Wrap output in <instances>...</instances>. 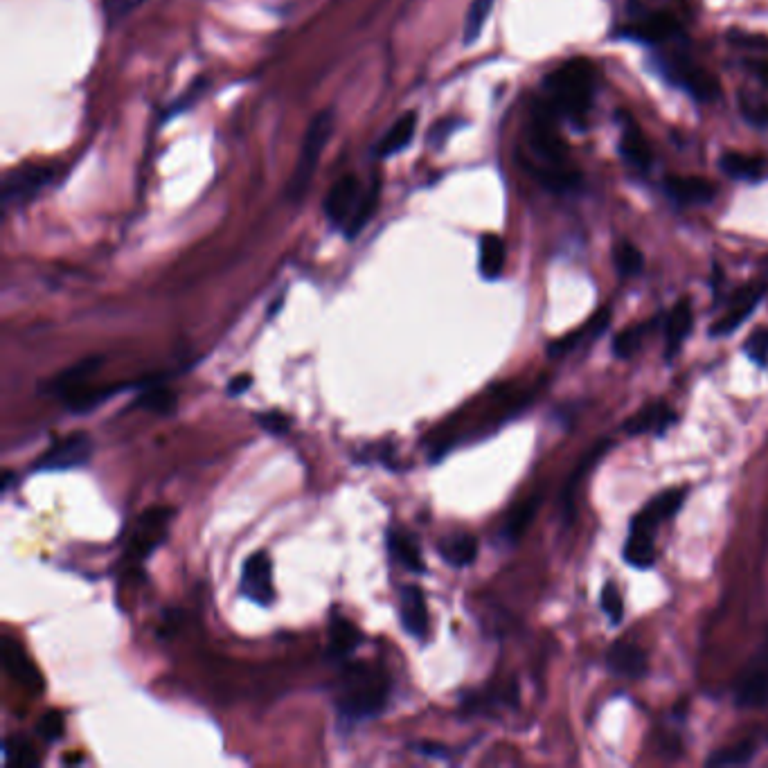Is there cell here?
<instances>
[{
    "label": "cell",
    "instance_id": "ab89813d",
    "mask_svg": "<svg viewBox=\"0 0 768 768\" xmlns=\"http://www.w3.org/2000/svg\"><path fill=\"white\" fill-rule=\"evenodd\" d=\"M744 352L753 363L766 365L768 363V329H759V332L750 336L744 345Z\"/></svg>",
    "mask_w": 768,
    "mask_h": 768
},
{
    "label": "cell",
    "instance_id": "d6a6232c",
    "mask_svg": "<svg viewBox=\"0 0 768 768\" xmlns=\"http://www.w3.org/2000/svg\"><path fill=\"white\" fill-rule=\"evenodd\" d=\"M539 509V496H532L530 500H525L519 507L509 514V519L503 528V537L509 541H516L521 534L528 530V525L534 521V514Z\"/></svg>",
    "mask_w": 768,
    "mask_h": 768
},
{
    "label": "cell",
    "instance_id": "5b68a950",
    "mask_svg": "<svg viewBox=\"0 0 768 768\" xmlns=\"http://www.w3.org/2000/svg\"><path fill=\"white\" fill-rule=\"evenodd\" d=\"M528 142L532 154L541 160V165H566L568 145L557 127V111L552 109L548 100H537L532 106Z\"/></svg>",
    "mask_w": 768,
    "mask_h": 768
},
{
    "label": "cell",
    "instance_id": "f35d334b",
    "mask_svg": "<svg viewBox=\"0 0 768 768\" xmlns=\"http://www.w3.org/2000/svg\"><path fill=\"white\" fill-rule=\"evenodd\" d=\"M140 404L147 410H154V413H172L176 406V397L165 388H151L147 390V395L142 397Z\"/></svg>",
    "mask_w": 768,
    "mask_h": 768
},
{
    "label": "cell",
    "instance_id": "1f68e13d",
    "mask_svg": "<svg viewBox=\"0 0 768 768\" xmlns=\"http://www.w3.org/2000/svg\"><path fill=\"white\" fill-rule=\"evenodd\" d=\"M613 264L620 278H636L645 269V257L631 241H620L613 248Z\"/></svg>",
    "mask_w": 768,
    "mask_h": 768
},
{
    "label": "cell",
    "instance_id": "30bf717a",
    "mask_svg": "<svg viewBox=\"0 0 768 768\" xmlns=\"http://www.w3.org/2000/svg\"><path fill=\"white\" fill-rule=\"evenodd\" d=\"M766 296V284L762 282H753L741 287L735 296L730 298L728 311L723 314L717 323L710 327V336L721 338V336H730L732 332L746 323V320L753 316V311L759 307V302Z\"/></svg>",
    "mask_w": 768,
    "mask_h": 768
},
{
    "label": "cell",
    "instance_id": "ac0fdd59",
    "mask_svg": "<svg viewBox=\"0 0 768 768\" xmlns=\"http://www.w3.org/2000/svg\"><path fill=\"white\" fill-rule=\"evenodd\" d=\"M3 663H5V669L10 672V676L14 678L16 683H21L23 687H28V690H41L43 687V681H41V674L37 665L32 663L30 656L25 654V649L19 645L16 640H10L5 638L3 642Z\"/></svg>",
    "mask_w": 768,
    "mask_h": 768
},
{
    "label": "cell",
    "instance_id": "ba28073f",
    "mask_svg": "<svg viewBox=\"0 0 768 768\" xmlns=\"http://www.w3.org/2000/svg\"><path fill=\"white\" fill-rule=\"evenodd\" d=\"M732 694L739 708L757 710L768 705V633L764 645L739 672Z\"/></svg>",
    "mask_w": 768,
    "mask_h": 768
},
{
    "label": "cell",
    "instance_id": "bcb514c9",
    "mask_svg": "<svg viewBox=\"0 0 768 768\" xmlns=\"http://www.w3.org/2000/svg\"><path fill=\"white\" fill-rule=\"evenodd\" d=\"M415 753H422L428 757H446V748L442 746H433V744H417Z\"/></svg>",
    "mask_w": 768,
    "mask_h": 768
},
{
    "label": "cell",
    "instance_id": "2e32d148",
    "mask_svg": "<svg viewBox=\"0 0 768 768\" xmlns=\"http://www.w3.org/2000/svg\"><path fill=\"white\" fill-rule=\"evenodd\" d=\"M606 665H609L615 676L629 678V681H640V678L647 676L649 660L640 647L629 645V642H615L609 649V654H606Z\"/></svg>",
    "mask_w": 768,
    "mask_h": 768
},
{
    "label": "cell",
    "instance_id": "d6986e66",
    "mask_svg": "<svg viewBox=\"0 0 768 768\" xmlns=\"http://www.w3.org/2000/svg\"><path fill=\"white\" fill-rule=\"evenodd\" d=\"M676 422L674 410L665 401H654V404L638 410L636 415L624 422V431L629 435H647V433H665L669 426Z\"/></svg>",
    "mask_w": 768,
    "mask_h": 768
},
{
    "label": "cell",
    "instance_id": "4316f807",
    "mask_svg": "<svg viewBox=\"0 0 768 768\" xmlns=\"http://www.w3.org/2000/svg\"><path fill=\"white\" fill-rule=\"evenodd\" d=\"M440 557L453 568H467L478 557V539L473 534H453L440 541Z\"/></svg>",
    "mask_w": 768,
    "mask_h": 768
},
{
    "label": "cell",
    "instance_id": "44dd1931",
    "mask_svg": "<svg viewBox=\"0 0 768 768\" xmlns=\"http://www.w3.org/2000/svg\"><path fill=\"white\" fill-rule=\"evenodd\" d=\"M620 156L624 158V163L633 169H640V172H647L651 167V160H654V154H651V147L645 138V133L638 127L636 122L627 120L620 138Z\"/></svg>",
    "mask_w": 768,
    "mask_h": 768
},
{
    "label": "cell",
    "instance_id": "ee69618b",
    "mask_svg": "<svg viewBox=\"0 0 768 768\" xmlns=\"http://www.w3.org/2000/svg\"><path fill=\"white\" fill-rule=\"evenodd\" d=\"M250 386H253V377H250V374H239V377H235V379H232V381L228 383V395H230V397L244 395V392H246Z\"/></svg>",
    "mask_w": 768,
    "mask_h": 768
},
{
    "label": "cell",
    "instance_id": "277c9868",
    "mask_svg": "<svg viewBox=\"0 0 768 768\" xmlns=\"http://www.w3.org/2000/svg\"><path fill=\"white\" fill-rule=\"evenodd\" d=\"M334 133V113L332 109L318 111L311 122L307 124L305 138H302V147L293 167V174L287 185V199L291 203H300L309 192V185L314 181V174L320 163V156L327 147V142L332 140Z\"/></svg>",
    "mask_w": 768,
    "mask_h": 768
},
{
    "label": "cell",
    "instance_id": "8fae6325",
    "mask_svg": "<svg viewBox=\"0 0 768 768\" xmlns=\"http://www.w3.org/2000/svg\"><path fill=\"white\" fill-rule=\"evenodd\" d=\"M239 588L250 602L269 606L275 600V588H273V564L266 552H255L246 559L244 568H241Z\"/></svg>",
    "mask_w": 768,
    "mask_h": 768
},
{
    "label": "cell",
    "instance_id": "7a4b0ae2",
    "mask_svg": "<svg viewBox=\"0 0 768 768\" xmlns=\"http://www.w3.org/2000/svg\"><path fill=\"white\" fill-rule=\"evenodd\" d=\"M381 196V181L372 178L365 185L356 174H345L329 187L325 196V217L334 228H341L347 239H354L374 217Z\"/></svg>",
    "mask_w": 768,
    "mask_h": 768
},
{
    "label": "cell",
    "instance_id": "e575fe53",
    "mask_svg": "<svg viewBox=\"0 0 768 768\" xmlns=\"http://www.w3.org/2000/svg\"><path fill=\"white\" fill-rule=\"evenodd\" d=\"M491 5H494V0H473L471 10L467 14V23H464V43H467V46L478 41L482 28H485L487 16L491 12Z\"/></svg>",
    "mask_w": 768,
    "mask_h": 768
},
{
    "label": "cell",
    "instance_id": "7bdbcfd3",
    "mask_svg": "<svg viewBox=\"0 0 768 768\" xmlns=\"http://www.w3.org/2000/svg\"><path fill=\"white\" fill-rule=\"evenodd\" d=\"M257 424H260L266 433L271 435H284L289 431V419L284 417L278 410H271V413H260L255 417Z\"/></svg>",
    "mask_w": 768,
    "mask_h": 768
},
{
    "label": "cell",
    "instance_id": "9a60e30c",
    "mask_svg": "<svg viewBox=\"0 0 768 768\" xmlns=\"http://www.w3.org/2000/svg\"><path fill=\"white\" fill-rule=\"evenodd\" d=\"M169 514L172 512L156 507V509H149V512L140 516V523L136 528V534H133L131 548H129L138 559H145L149 552L154 550L160 541H163Z\"/></svg>",
    "mask_w": 768,
    "mask_h": 768
},
{
    "label": "cell",
    "instance_id": "836d02e7",
    "mask_svg": "<svg viewBox=\"0 0 768 768\" xmlns=\"http://www.w3.org/2000/svg\"><path fill=\"white\" fill-rule=\"evenodd\" d=\"M647 332H649V325H633L629 329H624V332H620L613 338V354L618 356V359H629V356H633L640 350Z\"/></svg>",
    "mask_w": 768,
    "mask_h": 768
},
{
    "label": "cell",
    "instance_id": "8d00e7d4",
    "mask_svg": "<svg viewBox=\"0 0 768 768\" xmlns=\"http://www.w3.org/2000/svg\"><path fill=\"white\" fill-rule=\"evenodd\" d=\"M739 106H741V113H744V118L748 122L759 124V127H766V124H768V104H766V100H759V97H755V95L741 93Z\"/></svg>",
    "mask_w": 768,
    "mask_h": 768
},
{
    "label": "cell",
    "instance_id": "74e56055",
    "mask_svg": "<svg viewBox=\"0 0 768 768\" xmlns=\"http://www.w3.org/2000/svg\"><path fill=\"white\" fill-rule=\"evenodd\" d=\"M600 604H602V611L609 615L611 624L618 627L624 618V602H622V595H620L618 588H615V584H609L604 588L602 597H600Z\"/></svg>",
    "mask_w": 768,
    "mask_h": 768
},
{
    "label": "cell",
    "instance_id": "f6af8a7d",
    "mask_svg": "<svg viewBox=\"0 0 768 768\" xmlns=\"http://www.w3.org/2000/svg\"><path fill=\"white\" fill-rule=\"evenodd\" d=\"M748 68L753 70V75L759 79V82L768 86V57H759L748 61Z\"/></svg>",
    "mask_w": 768,
    "mask_h": 768
},
{
    "label": "cell",
    "instance_id": "4fadbf2b",
    "mask_svg": "<svg viewBox=\"0 0 768 768\" xmlns=\"http://www.w3.org/2000/svg\"><path fill=\"white\" fill-rule=\"evenodd\" d=\"M665 194L678 205H708L717 199V185L701 176H667Z\"/></svg>",
    "mask_w": 768,
    "mask_h": 768
},
{
    "label": "cell",
    "instance_id": "e0dca14e",
    "mask_svg": "<svg viewBox=\"0 0 768 768\" xmlns=\"http://www.w3.org/2000/svg\"><path fill=\"white\" fill-rule=\"evenodd\" d=\"M678 32V21L674 14L669 12H654L645 16V19L633 23L631 28H624L620 34L627 39L640 41V43H663L672 39Z\"/></svg>",
    "mask_w": 768,
    "mask_h": 768
},
{
    "label": "cell",
    "instance_id": "52a82bcc",
    "mask_svg": "<svg viewBox=\"0 0 768 768\" xmlns=\"http://www.w3.org/2000/svg\"><path fill=\"white\" fill-rule=\"evenodd\" d=\"M658 73L660 77H665L669 84L690 93L696 102H712L719 97L717 77L708 73L705 68L692 64L690 59L674 57L658 61Z\"/></svg>",
    "mask_w": 768,
    "mask_h": 768
},
{
    "label": "cell",
    "instance_id": "9c48e42d",
    "mask_svg": "<svg viewBox=\"0 0 768 768\" xmlns=\"http://www.w3.org/2000/svg\"><path fill=\"white\" fill-rule=\"evenodd\" d=\"M93 455V442L86 433L68 435L66 440L57 442L48 453H43L34 464V469L39 471H66L77 469L91 460Z\"/></svg>",
    "mask_w": 768,
    "mask_h": 768
},
{
    "label": "cell",
    "instance_id": "484cf974",
    "mask_svg": "<svg viewBox=\"0 0 768 768\" xmlns=\"http://www.w3.org/2000/svg\"><path fill=\"white\" fill-rule=\"evenodd\" d=\"M611 323V311L609 309H602L600 314H595L591 318V323L584 325L582 329H577V332L573 334H566L557 338V341H552L548 345V356H564L568 352H573L575 347L584 341V338H597L600 336L606 327H609Z\"/></svg>",
    "mask_w": 768,
    "mask_h": 768
},
{
    "label": "cell",
    "instance_id": "5bb4252c",
    "mask_svg": "<svg viewBox=\"0 0 768 768\" xmlns=\"http://www.w3.org/2000/svg\"><path fill=\"white\" fill-rule=\"evenodd\" d=\"M687 496V489H667L663 494H658L656 498H651L649 503L640 509V512L633 516V525H640V528L647 530H656L660 523H665L667 519L676 516L678 509L683 507Z\"/></svg>",
    "mask_w": 768,
    "mask_h": 768
},
{
    "label": "cell",
    "instance_id": "cb8c5ba5",
    "mask_svg": "<svg viewBox=\"0 0 768 768\" xmlns=\"http://www.w3.org/2000/svg\"><path fill=\"white\" fill-rule=\"evenodd\" d=\"M505 260H507V250H505V241L498 235H482L480 237V248H478V269L480 275L485 280H498L503 275L505 269Z\"/></svg>",
    "mask_w": 768,
    "mask_h": 768
},
{
    "label": "cell",
    "instance_id": "7402d4cb",
    "mask_svg": "<svg viewBox=\"0 0 768 768\" xmlns=\"http://www.w3.org/2000/svg\"><path fill=\"white\" fill-rule=\"evenodd\" d=\"M624 561L638 570H647L656 564V546H654V530L640 528L631 523L627 543H624Z\"/></svg>",
    "mask_w": 768,
    "mask_h": 768
},
{
    "label": "cell",
    "instance_id": "4dcf8cb0",
    "mask_svg": "<svg viewBox=\"0 0 768 768\" xmlns=\"http://www.w3.org/2000/svg\"><path fill=\"white\" fill-rule=\"evenodd\" d=\"M757 753V744L753 739H741L737 744H732L728 748H721L708 759V766H746L748 762H753V757Z\"/></svg>",
    "mask_w": 768,
    "mask_h": 768
},
{
    "label": "cell",
    "instance_id": "ffe728a7",
    "mask_svg": "<svg viewBox=\"0 0 768 768\" xmlns=\"http://www.w3.org/2000/svg\"><path fill=\"white\" fill-rule=\"evenodd\" d=\"M417 120L419 115L415 111H406L401 118H397V122H392V127L383 133V138L377 142V147H374L377 156L390 158V156L401 154V151H404L415 138Z\"/></svg>",
    "mask_w": 768,
    "mask_h": 768
},
{
    "label": "cell",
    "instance_id": "7c38bea8",
    "mask_svg": "<svg viewBox=\"0 0 768 768\" xmlns=\"http://www.w3.org/2000/svg\"><path fill=\"white\" fill-rule=\"evenodd\" d=\"M399 620L401 627L417 640H424L428 633V606L422 588L408 584L399 591Z\"/></svg>",
    "mask_w": 768,
    "mask_h": 768
},
{
    "label": "cell",
    "instance_id": "603a6c76",
    "mask_svg": "<svg viewBox=\"0 0 768 768\" xmlns=\"http://www.w3.org/2000/svg\"><path fill=\"white\" fill-rule=\"evenodd\" d=\"M388 550L392 559L397 561L399 566H404L408 573H424V557H422V548L415 537H410V532L392 528L388 532Z\"/></svg>",
    "mask_w": 768,
    "mask_h": 768
},
{
    "label": "cell",
    "instance_id": "83f0119b",
    "mask_svg": "<svg viewBox=\"0 0 768 768\" xmlns=\"http://www.w3.org/2000/svg\"><path fill=\"white\" fill-rule=\"evenodd\" d=\"M692 325H694V314H692L690 302L687 300L678 302V305L672 309V314L667 316V323H665L667 359H672V356L678 352V347L683 345L685 338L690 336Z\"/></svg>",
    "mask_w": 768,
    "mask_h": 768
},
{
    "label": "cell",
    "instance_id": "b9f144b4",
    "mask_svg": "<svg viewBox=\"0 0 768 768\" xmlns=\"http://www.w3.org/2000/svg\"><path fill=\"white\" fill-rule=\"evenodd\" d=\"M728 41L735 43V46H739V48H746V50H768V37H764V34H750V32L732 30V32H728Z\"/></svg>",
    "mask_w": 768,
    "mask_h": 768
},
{
    "label": "cell",
    "instance_id": "6da1fadb",
    "mask_svg": "<svg viewBox=\"0 0 768 768\" xmlns=\"http://www.w3.org/2000/svg\"><path fill=\"white\" fill-rule=\"evenodd\" d=\"M390 676L381 665H347L336 683V708L345 721H365L386 708Z\"/></svg>",
    "mask_w": 768,
    "mask_h": 768
},
{
    "label": "cell",
    "instance_id": "3957f363",
    "mask_svg": "<svg viewBox=\"0 0 768 768\" xmlns=\"http://www.w3.org/2000/svg\"><path fill=\"white\" fill-rule=\"evenodd\" d=\"M595 84L597 73L593 61L577 57L559 66L555 73H550L543 82V88H546L548 104L557 111V115L561 113L568 120L582 124L588 111H591Z\"/></svg>",
    "mask_w": 768,
    "mask_h": 768
},
{
    "label": "cell",
    "instance_id": "d590c367",
    "mask_svg": "<svg viewBox=\"0 0 768 768\" xmlns=\"http://www.w3.org/2000/svg\"><path fill=\"white\" fill-rule=\"evenodd\" d=\"M5 755H7V762L19 766V768H34L39 764L37 750H34L28 741H23V739L5 741Z\"/></svg>",
    "mask_w": 768,
    "mask_h": 768
},
{
    "label": "cell",
    "instance_id": "f546056e",
    "mask_svg": "<svg viewBox=\"0 0 768 768\" xmlns=\"http://www.w3.org/2000/svg\"><path fill=\"white\" fill-rule=\"evenodd\" d=\"M359 642H361V633L350 620L334 618L332 624H329V656H336V658L350 656L352 651L359 647Z\"/></svg>",
    "mask_w": 768,
    "mask_h": 768
},
{
    "label": "cell",
    "instance_id": "60d3db41",
    "mask_svg": "<svg viewBox=\"0 0 768 768\" xmlns=\"http://www.w3.org/2000/svg\"><path fill=\"white\" fill-rule=\"evenodd\" d=\"M39 735L46 741H57L64 735V717L59 712H46L39 721Z\"/></svg>",
    "mask_w": 768,
    "mask_h": 768
},
{
    "label": "cell",
    "instance_id": "7dc6e473",
    "mask_svg": "<svg viewBox=\"0 0 768 768\" xmlns=\"http://www.w3.org/2000/svg\"><path fill=\"white\" fill-rule=\"evenodd\" d=\"M764 266H766V269H768V257H766V262H764Z\"/></svg>",
    "mask_w": 768,
    "mask_h": 768
},
{
    "label": "cell",
    "instance_id": "8992f818",
    "mask_svg": "<svg viewBox=\"0 0 768 768\" xmlns=\"http://www.w3.org/2000/svg\"><path fill=\"white\" fill-rule=\"evenodd\" d=\"M57 181V167L52 165H21L7 172L0 190V203L5 214L30 205L37 196Z\"/></svg>",
    "mask_w": 768,
    "mask_h": 768
},
{
    "label": "cell",
    "instance_id": "f1b7e54d",
    "mask_svg": "<svg viewBox=\"0 0 768 768\" xmlns=\"http://www.w3.org/2000/svg\"><path fill=\"white\" fill-rule=\"evenodd\" d=\"M719 165L723 172L732 178H737V181H753V178L762 176L766 163L764 158L744 154V151H726V154L721 156Z\"/></svg>",
    "mask_w": 768,
    "mask_h": 768
},
{
    "label": "cell",
    "instance_id": "d4e9b609",
    "mask_svg": "<svg viewBox=\"0 0 768 768\" xmlns=\"http://www.w3.org/2000/svg\"><path fill=\"white\" fill-rule=\"evenodd\" d=\"M532 172L543 187L555 194H570L582 187V174L568 165H539L532 167Z\"/></svg>",
    "mask_w": 768,
    "mask_h": 768
}]
</instances>
